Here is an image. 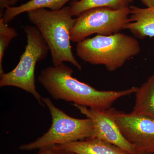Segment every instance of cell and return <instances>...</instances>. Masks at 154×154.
Masks as SVG:
<instances>
[{"instance_id": "cell-1", "label": "cell", "mask_w": 154, "mask_h": 154, "mask_svg": "<svg viewBox=\"0 0 154 154\" xmlns=\"http://www.w3.org/2000/svg\"><path fill=\"white\" fill-rule=\"evenodd\" d=\"M73 71L61 64L42 70L38 77V83L55 100H62L99 110L110 108L122 97L136 93L138 87L120 91H99L72 76Z\"/></svg>"}, {"instance_id": "cell-2", "label": "cell", "mask_w": 154, "mask_h": 154, "mask_svg": "<svg viewBox=\"0 0 154 154\" xmlns=\"http://www.w3.org/2000/svg\"><path fill=\"white\" fill-rule=\"evenodd\" d=\"M29 21L38 29L49 48L53 66L67 62L81 70L82 66L72 52L70 34L76 19L70 6L57 11L38 9L28 12Z\"/></svg>"}, {"instance_id": "cell-3", "label": "cell", "mask_w": 154, "mask_h": 154, "mask_svg": "<svg viewBox=\"0 0 154 154\" xmlns=\"http://www.w3.org/2000/svg\"><path fill=\"white\" fill-rule=\"evenodd\" d=\"M76 50L77 56L85 62L104 66L112 72L138 55L141 48L135 37L119 32L86 38L77 43Z\"/></svg>"}, {"instance_id": "cell-4", "label": "cell", "mask_w": 154, "mask_h": 154, "mask_svg": "<svg viewBox=\"0 0 154 154\" xmlns=\"http://www.w3.org/2000/svg\"><path fill=\"white\" fill-rule=\"evenodd\" d=\"M24 31L27 38L25 51L13 70L0 75V87L13 86L22 89L33 95L40 105L45 106L42 98L36 91L35 70L37 62L47 57L49 48L35 26L27 25Z\"/></svg>"}, {"instance_id": "cell-5", "label": "cell", "mask_w": 154, "mask_h": 154, "mask_svg": "<svg viewBox=\"0 0 154 154\" xmlns=\"http://www.w3.org/2000/svg\"><path fill=\"white\" fill-rule=\"evenodd\" d=\"M42 101L51 115V126L47 132L36 140L21 145L19 149L30 151L47 146L63 144L94 137V125L91 119H79L69 116L56 107L47 97L42 98Z\"/></svg>"}, {"instance_id": "cell-6", "label": "cell", "mask_w": 154, "mask_h": 154, "mask_svg": "<svg viewBox=\"0 0 154 154\" xmlns=\"http://www.w3.org/2000/svg\"><path fill=\"white\" fill-rule=\"evenodd\" d=\"M129 7L118 10L94 8L78 16L70 32L71 41L78 42L93 34L108 36L125 29L130 22Z\"/></svg>"}, {"instance_id": "cell-7", "label": "cell", "mask_w": 154, "mask_h": 154, "mask_svg": "<svg viewBox=\"0 0 154 154\" xmlns=\"http://www.w3.org/2000/svg\"><path fill=\"white\" fill-rule=\"evenodd\" d=\"M120 131L136 152L154 154V119L141 114L114 111Z\"/></svg>"}, {"instance_id": "cell-8", "label": "cell", "mask_w": 154, "mask_h": 154, "mask_svg": "<svg viewBox=\"0 0 154 154\" xmlns=\"http://www.w3.org/2000/svg\"><path fill=\"white\" fill-rule=\"evenodd\" d=\"M72 105L93 122L94 137L117 146L129 154H136L134 148L123 136L116 122L114 116L115 109L110 108L102 111L76 104Z\"/></svg>"}, {"instance_id": "cell-9", "label": "cell", "mask_w": 154, "mask_h": 154, "mask_svg": "<svg viewBox=\"0 0 154 154\" xmlns=\"http://www.w3.org/2000/svg\"><path fill=\"white\" fill-rule=\"evenodd\" d=\"M129 8L130 22L125 29L136 38L154 37V7L144 8L131 6Z\"/></svg>"}, {"instance_id": "cell-10", "label": "cell", "mask_w": 154, "mask_h": 154, "mask_svg": "<svg viewBox=\"0 0 154 154\" xmlns=\"http://www.w3.org/2000/svg\"><path fill=\"white\" fill-rule=\"evenodd\" d=\"M58 145L73 154H129L117 146L96 137Z\"/></svg>"}, {"instance_id": "cell-11", "label": "cell", "mask_w": 154, "mask_h": 154, "mask_svg": "<svg viewBox=\"0 0 154 154\" xmlns=\"http://www.w3.org/2000/svg\"><path fill=\"white\" fill-rule=\"evenodd\" d=\"M70 1L71 0H30L20 6L7 8L1 19L5 23L8 24L20 14L36 9L48 8L51 11H59Z\"/></svg>"}, {"instance_id": "cell-12", "label": "cell", "mask_w": 154, "mask_h": 154, "mask_svg": "<svg viewBox=\"0 0 154 154\" xmlns=\"http://www.w3.org/2000/svg\"><path fill=\"white\" fill-rule=\"evenodd\" d=\"M131 113L146 116L154 119V74L138 88Z\"/></svg>"}, {"instance_id": "cell-13", "label": "cell", "mask_w": 154, "mask_h": 154, "mask_svg": "<svg viewBox=\"0 0 154 154\" xmlns=\"http://www.w3.org/2000/svg\"><path fill=\"white\" fill-rule=\"evenodd\" d=\"M134 0H81L74 1L71 4L70 12L72 16H78L89 9L107 8L118 10L129 7Z\"/></svg>"}, {"instance_id": "cell-14", "label": "cell", "mask_w": 154, "mask_h": 154, "mask_svg": "<svg viewBox=\"0 0 154 154\" xmlns=\"http://www.w3.org/2000/svg\"><path fill=\"white\" fill-rule=\"evenodd\" d=\"M18 35L17 31L14 28L9 27L0 19V75L4 72L3 68V59L6 50L11 40Z\"/></svg>"}, {"instance_id": "cell-15", "label": "cell", "mask_w": 154, "mask_h": 154, "mask_svg": "<svg viewBox=\"0 0 154 154\" xmlns=\"http://www.w3.org/2000/svg\"><path fill=\"white\" fill-rule=\"evenodd\" d=\"M37 154H73L61 148L58 145L47 146L39 149Z\"/></svg>"}, {"instance_id": "cell-16", "label": "cell", "mask_w": 154, "mask_h": 154, "mask_svg": "<svg viewBox=\"0 0 154 154\" xmlns=\"http://www.w3.org/2000/svg\"><path fill=\"white\" fill-rule=\"evenodd\" d=\"M10 7L9 5L8 0H0V13H1V17L2 18L3 15V11L5 9L7 8Z\"/></svg>"}, {"instance_id": "cell-17", "label": "cell", "mask_w": 154, "mask_h": 154, "mask_svg": "<svg viewBox=\"0 0 154 154\" xmlns=\"http://www.w3.org/2000/svg\"><path fill=\"white\" fill-rule=\"evenodd\" d=\"M147 8H153L154 7V0H140Z\"/></svg>"}, {"instance_id": "cell-18", "label": "cell", "mask_w": 154, "mask_h": 154, "mask_svg": "<svg viewBox=\"0 0 154 154\" xmlns=\"http://www.w3.org/2000/svg\"><path fill=\"white\" fill-rule=\"evenodd\" d=\"M18 1H19V0H11L9 2V5H10V7H12V6L15 5Z\"/></svg>"}, {"instance_id": "cell-19", "label": "cell", "mask_w": 154, "mask_h": 154, "mask_svg": "<svg viewBox=\"0 0 154 154\" xmlns=\"http://www.w3.org/2000/svg\"><path fill=\"white\" fill-rule=\"evenodd\" d=\"M136 154H154L152 153H149L144 152H137Z\"/></svg>"}, {"instance_id": "cell-20", "label": "cell", "mask_w": 154, "mask_h": 154, "mask_svg": "<svg viewBox=\"0 0 154 154\" xmlns=\"http://www.w3.org/2000/svg\"><path fill=\"white\" fill-rule=\"evenodd\" d=\"M10 1H11V0H8L9 2H10Z\"/></svg>"}]
</instances>
